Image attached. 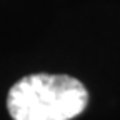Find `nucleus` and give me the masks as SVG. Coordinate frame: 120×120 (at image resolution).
<instances>
[{
    "label": "nucleus",
    "instance_id": "f257e3e1",
    "mask_svg": "<svg viewBox=\"0 0 120 120\" xmlns=\"http://www.w3.org/2000/svg\"><path fill=\"white\" fill-rule=\"evenodd\" d=\"M88 102L85 85L70 75L34 73L20 79L7 97L13 120H72Z\"/></svg>",
    "mask_w": 120,
    "mask_h": 120
}]
</instances>
